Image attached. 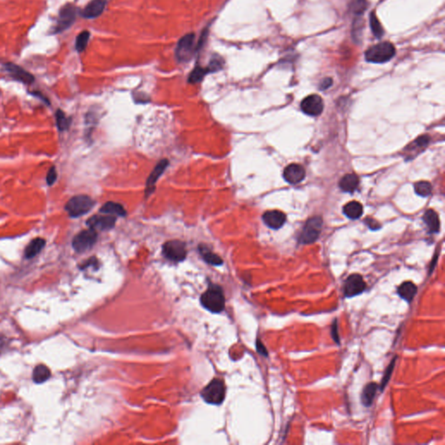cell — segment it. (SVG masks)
I'll list each match as a JSON object with an SVG mask.
<instances>
[{
  "mask_svg": "<svg viewBox=\"0 0 445 445\" xmlns=\"http://www.w3.org/2000/svg\"><path fill=\"white\" fill-rule=\"evenodd\" d=\"M396 54L395 46L389 42H381L377 45L370 46L365 52V59L367 62L374 64L386 63L392 59Z\"/></svg>",
  "mask_w": 445,
  "mask_h": 445,
  "instance_id": "cell-1",
  "label": "cell"
},
{
  "mask_svg": "<svg viewBox=\"0 0 445 445\" xmlns=\"http://www.w3.org/2000/svg\"><path fill=\"white\" fill-rule=\"evenodd\" d=\"M201 303L206 309L213 313H219L223 311L225 309V297L220 286H209L201 296Z\"/></svg>",
  "mask_w": 445,
  "mask_h": 445,
  "instance_id": "cell-2",
  "label": "cell"
},
{
  "mask_svg": "<svg viewBox=\"0 0 445 445\" xmlns=\"http://www.w3.org/2000/svg\"><path fill=\"white\" fill-rule=\"evenodd\" d=\"M95 205L93 199L86 195H78L71 198L65 205V209L71 217H79L86 215Z\"/></svg>",
  "mask_w": 445,
  "mask_h": 445,
  "instance_id": "cell-3",
  "label": "cell"
},
{
  "mask_svg": "<svg viewBox=\"0 0 445 445\" xmlns=\"http://www.w3.org/2000/svg\"><path fill=\"white\" fill-rule=\"evenodd\" d=\"M201 396L208 404H220L225 397V386L224 382L218 378H215L204 388Z\"/></svg>",
  "mask_w": 445,
  "mask_h": 445,
  "instance_id": "cell-4",
  "label": "cell"
},
{
  "mask_svg": "<svg viewBox=\"0 0 445 445\" xmlns=\"http://www.w3.org/2000/svg\"><path fill=\"white\" fill-rule=\"evenodd\" d=\"M323 220L320 217H311L307 221L299 237V242L303 244L314 243L318 240L322 229Z\"/></svg>",
  "mask_w": 445,
  "mask_h": 445,
  "instance_id": "cell-5",
  "label": "cell"
},
{
  "mask_svg": "<svg viewBox=\"0 0 445 445\" xmlns=\"http://www.w3.org/2000/svg\"><path fill=\"white\" fill-rule=\"evenodd\" d=\"M77 18V8L75 5L67 4L60 9L59 17L57 19L56 27H54V33H59L73 25Z\"/></svg>",
  "mask_w": 445,
  "mask_h": 445,
  "instance_id": "cell-6",
  "label": "cell"
},
{
  "mask_svg": "<svg viewBox=\"0 0 445 445\" xmlns=\"http://www.w3.org/2000/svg\"><path fill=\"white\" fill-rule=\"evenodd\" d=\"M195 49V34L188 33L184 35L183 38L179 39L177 45L176 53L177 59L181 63H187L191 60L192 55L194 53Z\"/></svg>",
  "mask_w": 445,
  "mask_h": 445,
  "instance_id": "cell-7",
  "label": "cell"
},
{
  "mask_svg": "<svg viewBox=\"0 0 445 445\" xmlns=\"http://www.w3.org/2000/svg\"><path fill=\"white\" fill-rule=\"evenodd\" d=\"M97 239V233L95 230L90 228L84 230L74 237L72 240V247L77 252H85L93 246Z\"/></svg>",
  "mask_w": 445,
  "mask_h": 445,
  "instance_id": "cell-8",
  "label": "cell"
},
{
  "mask_svg": "<svg viewBox=\"0 0 445 445\" xmlns=\"http://www.w3.org/2000/svg\"><path fill=\"white\" fill-rule=\"evenodd\" d=\"M163 254L173 262H181L186 258L185 243L179 240L168 241L163 245Z\"/></svg>",
  "mask_w": 445,
  "mask_h": 445,
  "instance_id": "cell-9",
  "label": "cell"
},
{
  "mask_svg": "<svg viewBox=\"0 0 445 445\" xmlns=\"http://www.w3.org/2000/svg\"><path fill=\"white\" fill-rule=\"evenodd\" d=\"M366 283L359 274H352L344 282L343 292L348 298L362 294L366 289Z\"/></svg>",
  "mask_w": 445,
  "mask_h": 445,
  "instance_id": "cell-10",
  "label": "cell"
},
{
  "mask_svg": "<svg viewBox=\"0 0 445 445\" xmlns=\"http://www.w3.org/2000/svg\"><path fill=\"white\" fill-rule=\"evenodd\" d=\"M301 109L309 116H318L323 113L324 101L322 97L316 94L305 97L301 103Z\"/></svg>",
  "mask_w": 445,
  "mask_h": 445,
  "instance_id": "cell-11",
  "label": "cell"
},
{
  "mask_svg": "<svg viewBox=\"0 0 445 445\" xmlns=\"http://www.w3.org/2000/svg\"><path fill=\"white\" fill-rule=\"evenodd\" d=\"M117 218L112 215H95L90 217L86 222L89 228L93 229L95 231H106L113 229L116 224Z\"/></svg>",
  "mask_w": 445,
  "mask_h": 445,
  "instance_id": "cell-12",
  "label": "cell"
},
{
  "mask_svg": "<svg viewBox=\"0 0 445 445\" xmlns=\"http://www.w3.org/2000/svg\"><path fill=\"white\" fill-rule=\"evenodd\" d=\"M4 69L9 73V75L17 81L26 85H30L34 82L33 75H31L30 72L26 71L24 68L20 67L18 64L7 63L4 64Z\"/></svg>",
  "mask_w": 445,
  "mask_h": 445,
  "instance_id": "cell-13",
  "label": "cell"
},
{
  "mask_svg": "<svg viewBox=\"0 0 445 445\" xmlns=\"http://www.w3.org/2000/svg\"><path fill=\"white\" fill-rule=\"evenodd\" d=\"M305 177V171L302 165L297 164L289 165L284 169V178L287 183L297 184L303 181Z\"/></svg>",
  "mask_w": 445,
  "mask_h": 445,
  "instance_id": "cell-14",
  "label": "cell"
},
{
  "mask_svg": "<svg viewBox=\"0 0 445 445\" xmlns=\"http://www.w3.org/2000/svg\"><path fill=\"white\" fill-rule=\"evenodd\" d=\"M263 220L269 228L277 230L284 225L286 217L280 210H268L263 215Z\"/></svg>",
  "mask_w": 445,
  "mask_h": 445,
  "instance_id": "cell-15",
  "label": "cell"
},
{
  "mask_svg": "<svg viewBox=\"0 0 445 445\" xmlns=\"http://www.w3.org/2000/svg\"><path fill=\"white\" fill-rule=\"evenodd\" d=\"M106 4H107L106 0H91L83 10L81 15L86 19H96L98 16L101 15L103 11H105Z\"/></svg>",
  "mask_w": 445,
  "mask_h": 445,
  "instance_id": "cell-16",
  "label": "cell"
},
{
  "mask_svg": "<svg viewBox=\"0 0 445 445\" xmlns=\"http://www.w3.org/2000/svg\"><path fill=\"white\" fill-rule=\"evenodd\" d=\"M168 165L169 161L167 159H163L156 165V167L153 169V171L150 173V176H149L148 179H147V182H146V196L150 195V193L152 192L154 190V186H155V183H157V180L160 178L162 174L165 172V169L168 167Z\"/></svg>",
  "mask_w": 445,
  "mask_h": 445,
  "instance_id": "cell-17",
  "label": "cell"
},
{
  "mask_svg": "<svg viewBox=\"0 0 445 445\" xmlns=\"http://www.w3.org/2000/svg\"><path fill=\"white\" fill-rule=\"evenodd\" d=\"M416 292H417L416 285L411 281L404 282L397 288V294L399 295L401 298H403L407 302H412V299L416 295Z\"/></svg>",
  "mask_w": 445,
  "mask_h": 445,
  "instance_id": "cell-18",
  "label": "cell"
},
{
  "mask_svg": "<svg viewBox=\"0 0 445 445\" xmlns=\"http://www.w3.org/2000/svg\"><path fill=\"white\" fill-rule=\"evenodd\" d=\"M359 184L358 177L354 173L344 175L339 181V187L345 192H353Z\"/></svg>",
  "mask_w": 445,
  "mask_h": 445,
  "instance_id": "cell-19",
  "label": "cell"
},
{
  "mask_svg": "<svg viewBox=\"0 0 445 445\" xmlns=\"http://www.w3.org/2000/svg\"><path fill=\"white\" fill-rule=\"evenodd\" d=\"M378 388V385L376 383H370L363 388V393L361 396V401L364 406L369 407L372 404L375 397H376Z\"/></svg>",
  "mask_w": 445,
  "mask_h": 445,
  "instance_id": "cell-20",
  "label": "cell"
},
{
  "mask_svg": "<svg viewBox=\"0 0 445 445\" xmlns=\"http://www.w3.org/2000/svg\"><path fill=\"white\" fill-rule=\"evenodd\" d=\"M45 245V240L40 237L30 241V243L27 245L25 250V257L28 259L36 257L44 249Z\"/></svg>",
  "mask_w": 445,
  "mask_h": 445,
  "instance_id": "cell-21",
  "label": "cell"
},
{
  "mask_svg": "<svg viewBox=\"0 0 445 445\" xmlns=\"http://www.w3.org/2000/svg\"><path fill=\"white\" fill-rule=\"evenodd\" d=\"M423 221L426 224L427 227L429 229V231L431 233H437L439 232L440 229V221L438 217V214L435 212L433 209H429L427 210L424 216H423Z\"/></svg>",
  "mask_w": 445,
  "mask_h": 445,
  "instance_id": "cell-22",
  "label": "cell"
},
{
  "mask_svg": "<svg viewBox=\"0 0 445 445\" xmlns=\"http://www.w3.org/2000/svg\"><path fill=\"white\" fill-rule=\"evenodd\" d=\"M100 212L102 214L119 216V217H123L126 215V210L123 208V206L115 202L105 203V205L100 208Z\"/></svg>",
  "mask_w": 445,
  "mask_h": 445,
  "instance_id": "cell-23",
  "label": "cell"
},
{
  "mask_svg": "<svg viewBox=\"0 0 445 445\" xmlns=\"http://www.w3.org/2000/svg\"><path fill=\"white\" fill-rule=\"evenodd\" d=\"M363 206L359 202L352 201L344 207V213L351 219H357L363 215Z\"/></svg>",
  "mask_w": 445,
  "mask_h": 445,
  "instance_id": "cell-24",
  "label": "cell"
},
{
  "mask_svg": "<svg viewBox=\"0 0 445 445\" xmlns=\"http://www.w3.org/2000/svg\"><path fill=\"white\" fill-rule=\"evenodd\" d=\"M199 249L200 254L206 262L209 263L210 265H213V266H221L223 264V260L221 259L220 257H218L217 254L213 253L209 249H208V247L206 245L201 244V245H199Z\"/></svg>",
  "mask_w": 445,
  "mask_h": 445,
  "instance_id": "cell-25",
  "label": "cell"
},
{
  "mask_svg": "<svg viewBox=\"0 0 445 445\" xmlns=\"http://www.w3.org/2000/svg\"><path fill=\"white\" fill-rule=\"evenodd\" d=\"M50 377H51V371L49 370L48 367L43 365V364L35 367L32 378H33V381L36 384L44 383L46 380H48Z\"/></svg>",
  "mask_w": 445,
  "mask_h": 445,
  "instance_id": "cell-26",
  "label": "cell"
},
{
  "mask_svg": "<svg viewBox=\"0 0 445 445\" xmlns=\"http://www.w3.org/2000/svg\"><path fill=\"white\" fill-rule=\"evenodd\" d=\"M370 26L371 31L373 32L376 38H381L384 36V33H385L384 28L382 27L381 23L374 12H371V14H370Z\"/></svg>",
  "mask_w": 445,
  "mask_h": 445,
  "instance_id": "cell-27",
  "label": "cell"
},
{
  "mask_svg": "<svg viewBox=\"0 0 445 445\" xmlns=\"http://www.w3.org/2000/svg\"><path fill=\"white\" fill-rule=\"evenodd\" d=\"M208 73H209V71L207 68L197 66L193 69V71H191V74L189 76V79H188V82L191 83V84L201 82L203 79L206 77V74H208Z\"/></svg>",
  "mask_w": 445,
  "mask_h": 445,
  "instance_id": "cell-28",
  "label": "cell"
},
{
  "mask_svg": "<svg viewBox=\"0 0 445 445\" xmlns=\"http://www.w3.org/2000/svg\"><path fill=\"white\" fill-rule=\"evenodd\" d=\"M89 39H90V32L88 30H84L81 33L79 34L78 38L76 39V49L79 53H82L86 50Z\"/></svg>",
  "mask_w": 445,
  "mask_h": 445,
  "instance_id": "cell-29",
  "label": "cell"
},
{
  "mask_svg": "<svg viewBox=\"0 0 445 445\" xmlns=\"http://www.w3.org/2000/svg\"><path fill=\"white\" fill-rule=\"evenodd\" d=\"M57 126L59 128V131H65L67 130L70 126V119L68 118L65 113L61 111L58 110L56 113Z\"/></svg>",
  "mask_w": 445,
  "mask_h": 445,
  "instance_id": "cell-30",
  "label": "cell"
},
{
  "mask_svg": "<svg viewBox=\"0 0 445 445\" xmlns=\"http://www.w3.org/2000/svg\"><path fill=\"white\" fill-rule=\"evenodd\" d=\"M432 186L427 181H420L415 183V191L421 197H428L431 194Z\"/></svg>",
  "mask_w": 445,
  "mask_h": 445,
  "instance_id": "cell-31",
  "label": "cell"
},
{
  "mask_svg": "<svg viewBox=\"0 0 445 445\" xmlns=\"http://www.w3.org/2000/svg\"><path fill=\"white\" fill-rule=\"evenodd\" d=\"M397 356H395L392 360H391V362L389 363V365L387 367V369H386V371H385V374H384V377H383V379H382L381 382V386H380V390H384V389L386 388V386L388 385V383H389V379L391 378V375H392L393 370H394V367H395V364H396V360H397Z\"/></svg>",
  "mask_w": 445,
  "mask_h": 445,
  "instance_id": "cell-32",
  "label": "cell"
},
{
  "mask_svg": "<svg viewBox=\"0 0 445 445\" xmlns=\"http://www.w3.org/2000/svg\"><path fill=\"white\" fill-rule=\"evenodd\" d=\"M367 4L366 0H355L352 3V11L355 15H363V12L366 10Z\"/></svg>",
  "mask_w": 445,
  "mask_h": 445,
  "instance_id": "cell-33",
  "label": "cell"
},
{
  "mask_svg": "<svg viewBox=\"0 0 445 445\" xmlns=\"http://www.w3.org/2000/svg\"><path fill=\"white\" fill-rule=\"evenodd\" d=\"M224 66V60L221 59L220 57H214L213 59L209 61V64L207 66V69L209 71V73L214 72V71H219L222 67Z\"/></svg>",
  "mask_w": 445,
  "mask_h": 445,
  "instance_id": "cell-34",
  "label": "cell"
},
{
  "mask_svg": "<svg viewBox=\"0 0 445 445\" xmlns=\"http://www.w3.org/2000/svg\"><path fill=\"white\" fill-rule=\"evenodd\" d=\"M57 179V171L54 166L49 170L48 174L46 177V182L48 183V185H53L54 182Z\"/></svg>",
  "mask_w": 445,
  "mask_h": 445,
  "instance_id": "cell-35",
  "label": "cell"
},
{
  "mask_svg": "<svg viewBox=\"0 0 445 445\" xmlns=\"http://www.w3.org/2000/svg\"><path fill=\"white\" fill-rule=\"evenodd\" d=\"M331 337H332L334 342H336L337 344H340V342H339L340 339H339V336H338V332H337V320H335L333 322L332 326H331Z\"/></svg>",
  "mask_w": 445,
  "mask_h": 445,
  "instance_id": "cell-36",
  "label": "cell"
},
{
  "mask_svg": "<svg viewBox=\"0 0 445 445\" xmlns=\"http://www.w3.org/2000/svg\"><path fill=\"white\" fill-rule=\"evenodd\" d=\"M365 223L368 225V227H370L371 230H374V231L375 230H378L381 227V225L378 223V221L374 220L372 218H369V217L365 219Z\"/></svg>",
  "mask_w": 445,
  "mask_h": 445,
  "instance_id": "cell-37",
  "label": "cell"
},
{
  "mask_svg": "<svg viewBox=\"0 0 445 445\" xmlns=\"http://www.w3.org/2000/svg\"><path fill=\"white\" fill-rule=\"evenodd\" d=\"M257 350H258V352L263 356H267L268 355V352H267V350H266V346L263 344L262 342L258 339L257 341Z\"/></svg>",
  "mask_w": 445,
  "mask_h": 445,
  "instance_id": "cell-38",
  "label": "cell"
},
{
  "mask_svg": "<svg viewBox=\"0 0 445 445\" xmlns=\"http://www.w3.org/2000/svg\"><path fill=\"white\" fill-rule=\"evenodd\" d=\"M331 85H332V79H330V78H326L321 82L319 88L321 90H326V89L329 88V86H331Z\"/></svg>",
  "mask_w": 445,
  "mask_h": 445,
  "instance_id": "cell-39",
  "label": "cell"
}]
</instances>
